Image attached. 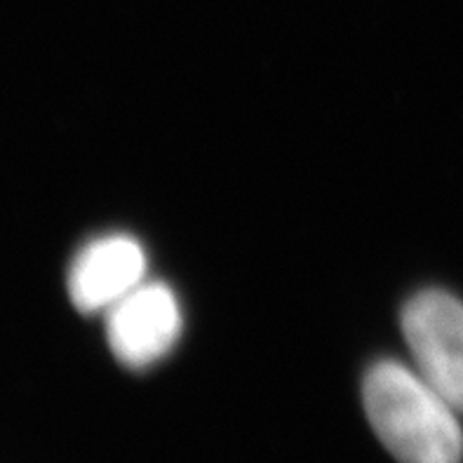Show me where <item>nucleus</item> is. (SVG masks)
<instances>
[{
    "label": "nucleus",
    "mask_w": 463,
    "mask_h": 463,
    "mask_svg": "<svg viewBox=\"0 0 463 463\" xmlns=\"http://www.w3.org/2000/svg\"><path fill=\"white\" fill-rule=\"evenodd\" d=\"M372 429L400 463H461V411L417 372V367L382 360L363 386Z\"/></svg>",
    "instance_id": "f257e3e1"
},
{
    "label": "nucleus",
    "mask_w": 463,
    "mask_h": 463,
    "mask_svg": "<svg viewBox=\"0 0 463 463\" xmlns=\"http://www.w3.org/2000/svg\"><path fill=\"white\" fill-rule=\"evenodd\" d=\"M402 335L419 374L463 414V304L426 289L402 308Z\"/></svg>",
    "instance_id": "f03ea898"
},
{
    "label": "nucleus",
    "mask_w": 463,
    "mask_h": 463,
    "mask_svg": "<svg viewBox=\"0 0 463 463\" xmlns=\"http://www.w3.org/2000/svg\"><path fill=\"white\" fill-rule=\"evenodd\" d=\"M182 306L165 282H141L106 311V336L118 363L146 370L182 336Z\"/></svg>",
    "instance_id": "7ed1b4c3"
},
{
    "label": "nucleus",
    "mask_w": 463,
    "mask_h": 463,
    "mask_svg": "<svg viewBox=\"0 0 463 463\" xmlns=\"http://www.w3.org/2000/svg\"><path fill=\"white\" fill-rule=\"evenodd\" d=\"M146 252L137 238L101 235L82 247L71 264V301L82 313L109 311L146 280Z\"/></svg>",
    "instance_id": "20e7f679"
}]
</instances>
